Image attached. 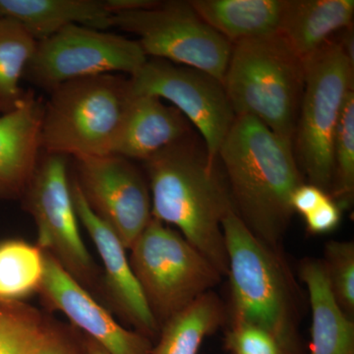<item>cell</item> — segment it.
<instances>
[{
  "label": "cell",
  "instance_id": "6da1fadb",
  "mask_svg": "<svg viewBox=\"0 0 354 354\" xmlns=\"http://www.w3.org/2000/svg\"><path fill=\"white\" fill-rule=\"evenodd\" d=\"M234 213L274 248L295 215L291 197L304 183L293 147L251 116H236L218 155Z\"/></svg>",
  "mask_w": 354,
  "mask_h": 354
},
{
  "label": "cell",
  "instance_id": "7a4b0ae2",
  "mask_svg": "<svg viewBox=\"0 0 354 354\" xmlns=\"http://www.w3.org/2000/svg\"><path fill=\"white\" fill-rule=\"evenodd\" d=\"M152 216L174 225L218 270L227 276L223 221L234 211L225 174L209 162L189 136L144 162Z\"/></svg>",
  "mask_w": 354,
  "mask_h": 354
},
{
  "label": "cell",
  "instance_id": "3957f363",
  "mask_svg": "<svg viewBox=\"0 0 354 354\" xmlns=\"http://www.w3.org/2000/svg\"><path fill=\"white\" fill-rule=\"evenodd\" d=\"M223 232L230 283V326L265 330L281 354H306L299 332L306 301L281 248L258 239L234 211L223 220Z\"/></svg>",
  "mask_w": 354,
  "mask_h": 354
},
{
  "label": "cell",
  "instance_id": "277c9868",
  "mask_svg": "<svg viewBox=\"0 0 354 354\" xmlns=\"http://www.w3.org/2000/svg\"><path fill=\"white\" fill-rule=\"evenodd\" d=\"M304 62L279 32L232 44L223 85L236 116L259 120L292 145Z\"/></svg>",
  "mask_w": 354,
  "mask_h": 354
},
{
  "label": "cell",
  "instance_id": "5b68a950",
  "mask_svg": "<svg viewBox=\"0 0 354 354\" xmlns=\"http://www.w3.org/2000/svg\"><path fill=\"white\" fill-rule=\"evenodd\" d=\"M44 102L41 149L74 158L114 155L132 99L129 78L104 74L69 81Z\"/></svg>",
  "mask_w": 354,
  "mask_h": 354
},
{
  "label": "cell",
  "instance_id": "8992f818",
  "mask_svg": "<svg viewBox=\"0 0 354 354\" xmlns=\"http://www.w3.org/2000/svg\"><path fill=\"white\" fill-rule=\"evenodd\" d=\"M304 67L293 153L309 183L330 195L334 185L335 130L346 95L353 90L354 62L341 41L332 38L304 60Z\"/></svg>",
  "mask_w": 354,
  "mask_h": 354
},
{
  "label": "cell",
  "instance_id": "52a82bcc",
  "mask_svg": "<svg viewBox=\"0 0 354 354\" xmlns=\"http://www.w3.org/2000/svg\"><path fill=\"white\" fill-rule=\"evenodd\" d=\"M129 250L132 271L160 329L223 279L180 232L153 218Z\"/></svg>",
  "mask_w": 354,
  "mask_h": 354
},
{
  "label": "cell",
  "instance_id": "ba28073f",
  "mask_svg": "<svg viewBox=\"0 0 354 354\" xmlns=\"http://www.w3.org/2000/svg\"><path fill=\"white\" fill-rule=\"evenodd\" d=\"M113 27L136 35L147 57L200 70L223 83L232 44L204 22L189 1L114 14Z\"/></svg>",
  "mask_w": 354,
  "mask_h": 354
},
{
  "label": "cell",
  "instance_id": "9c48e42d",
  "mask_svg": "<svg viewBox=\"0 0 354 354\" xmlns=\"http://www.w3.org/2000/svg\"><path fill=\"white\" fill-rule=\"evenodd\" d=\"M148 57L137 41L84 26L70 25L38 41L24 78L53 92L69 81L138 72Z\"/></svg>",
  "mask_w": 354,
  "mask_h": 354
},
{
  "label": "cell",
  "instance_id": "30bf717a",
  "mask_svg": "<svg viewBox=\"0 0 354 354\" xmlns=\"http://www.w3.org/2000/svg\"><path fill=\"white\" fill-rule=\"evenodd\" d=\"M66 156L46 153L22 199L38 227V246L78 281L91 286L97 270L81 237Z\"/></svg>",
  "mask_w": 354,
  "mask_h": 354
},
{
  "label": "cell",
  "instance_id": "8fae6325",
  "mask_svg": "<svg viewBox=\"0 0 354 354\" xmlns=\"http://www.w3.org/2000/svg\"><path fill=\"white\" fill-rule=\"evenodd\" d=\"M133 95H153L171 102L201 134L211 164L234 124L235 115L223 83L191 67L151 58L129 77Z\"/></svg>",
  "mask_w": 354,
  "mask_h": 354
},
{
  "label": "cell",
  "instance_id": "7c38bea8",
  "mask_svg": "<svg viewBox=\"0 0 354 354\" xmlns=\"http://www.w3.org/2000/svg\"><path fill=\"white\" fill-rule=\"evenodd\" d=\"M75 169L74 179L88 206L128 250L153 218L148 180L118 155L75 158Z\"/></svg>",
  "mask_w": 354,
  "mask_h": 354
},
{
  "label": "cell",
  "instance_id": "4fadbf2b",
  "mask_svg": "<svg viewBox=\"0 0 354 354\" xmlns=\"http://www.w3.org/2000/svg\"><path fill=\"white\" fill-rule=\"evenodd\" d=\"M39 292L87 337L109 354H152L153 344L136 330L123 328L108 310L79 283L50 254L44 252V272Z\"/></svg>",
  "mask_w": 354,
  "mask_h": 354
},
{
  "label": "cell",
  "instance_id": "5bb4252c",
  "mask_svg": "<svg viewBox=\"0 0 354 354\" xmlns=\"http://www.w3.org/2000/svg\"><path fill=\"white\" fill-rule=\"evenodd\" d=\"M71 191L78 220L92 239L104 265V286L114 307L136 332L150 339L158 337L160 326L132 271L127 249L113 228L88 206L75 179L71 180Z\"/></svg>",
  "mask_w": 354,
  "mask_h": 354
},
{
  "label": "cell",
  "instance_id": "9a60e30c",
  "mask_svg": "<svg viewBox=\"0 0 354 354\" xmlns=\"http://www.w3.org/2000/svg\"><path fill=\"white\" fill-rule=\"evenodd\" d=\"M44 102L32 91L0 114V200L22 199L38 169Z\"/></svg>",
  "mask_w": 354,
  "mask_h": 354
},
{
  "label": "cell",
  "instance_id": "2e32d148",
  "mask_svg": "<svg viewBox=\"0 0 354 354\" xmlns=\"http://www.w3.org/2000/svg\"><path fill=\"white\" fill-rule=\"evenodd\" d=\"M189 134V124L178 109L153 95H133L114 155L145 160Z\"/></svg>",
  "mask_w": 354,
  "mask_h": 354
},
{
  "label": "cell",
  "instance_id": "e0dca14e",
  "mask_svg": "<svg viewBox=\"0 0 354 354\" xmlns=\"http://www.w3.org/2000/svg\"><path fill=\"white\" fill-rule=\"evenodd\" d=\"M0 17L19 23L41 41L70 25L104 31L113 27L106 0H0Z\"/></svg>",
  "mask_w": 354,
  "mask_h": 354
},
{
  "label": "cell",
  "instance_id": "ac0fdd59",
  "mask_svg": "<svg viewBox=\"0 0 354 354\" xmlns=\"http://www.w3.org/2000/svg\"><path fill=\"white\" fill-rule=\"evenodd\" d=\"M299 277L312 312L310 354H354V321L337 304L323 260L305 258Z\"/></svg>",
  "mask_w": 354,
  "mask_h": 354
},
{
  "label": "cell",
  "instance_id": "d6986e66",
  "mask_svg": "<svg viewBox=\"0 0 354 354\" xmlns=\"http://www.w3.org/2000/svg\"><path fill=\"white\" fill-rule=\"evenodd\" d=\"M353 17V0H286L279 32L304 62Z\"/></svg>",
  "mask_w": 354,
  "mask_h": 354
},
{
  "label": "cell",
  "instance_id": "ffe728a7",
  "mask_svg": "<svg viewBox=\"0 0 354 354\" xmlns=\"http://www.w3.org/2000/svg\"><path fill=\"white\" fill-rule=\"evenodd\" d=\"M200 18L234 44L279 32L286 0H192Z\"/></svg>",
  "mask_w": 354,
  "mask_h": 354
},
{
  "label": "cell",
  "instance_id": "44dd1931",
  "mask_svg": "<svg viewBox=\"0 0 354 354\" xmlns=\"http://www.w3.org/2000/svg\"><path fill=\"white\" fill-rule=\"evenodd\" d=\"M227 320V307L209 291L162 326L152 354H198L204 339Z\"/></svg>",
  "mask_w": 354,
  "mask_h": 354
},
{
  "label": "cell",
  "instance_id": "7402d4cb",
  "mask_svg": "<svg viewBox=\"0 0 354 354\" xmlns=\"http://www.w3.org/2000/svg\"><path fill=\"white\" fill-rule=\"evenodd\" d=\"M38 41L19 23L0 17V114L9 113L24 101L21 79L36 51Z\"/></svg>",
  "mask_w": 354,
  "mask_h": 354
},
{
  "label": "cell",
  "instance_id": "603a6c76",
  "mask_svg": "<svg viewBox=\"0 0 354 354\" xmlns=\"http://www.w3.org/2000/svg\"><path fill=\"white\" fill-rule=\"evenodd\" d=\"M44 252L21 239L0 241V304L22 302L43 283Z\"/></svg>",
  "mask_w": 354,
  "mask_h": 354
},
{
  "label": "cell",
  "instance_id": "cb8c5ba5",
  "mask_svg": "<svg viewBox=\"0 0 354 354\" xmlns=\"http://www.w3.org/2000/svg\"><path fill=\"white\" fill-rule=\"evenodd\" d=\"M50 323L22 302L4 304L0 318V354H35Z\"/></svg>",
  "mask_w": 354,
  "mask_h": 354
},
{
  "label": "cell",
  "instance_id": "d4e9b609",
  "mask_svg": "<svg viewBox=\"0 0 354 354\" xmlns=\"http://www.w3.org/2000/svg\"><path fill=\"white\" fill-rule=\"evenodd\" d=\"M334 185L330 196L348 207L354 193V92L346 95L335 130Z\"/></svg>",
  "mask_w": 354,
  "mask_h": 354
},
{
  "label": "cell",
  "instance_id": "484cf974",
  "mask_svg": "<svg viewBox=\"0 0 354 354\" xmlns=\"http://www.w3.org/2000/svg\"><path fill=\"white\" fill-rule=\"evenodd\" d=\"M323 263L327 271L330 290L342 311L354 315V243L330 241L325 245Z\"/></svg>",
  "mask_w": 354,
  "mask_h": 354
},
{
  "label": "cell",
  "instance_id": "4316f807",
  "mask_svg": "<svg viewBox=\"0 0 354 354\" xmlns=\"http://www.w3.org/2000/svg\"><path fill=\"white\" fill-rule=\"evenodd\" d=\"M223 344L232 354H281L271 335L253 326H230Z\"/></svg>",
  "mask_w": 354,
  "mask_h": 354
},
{
  "label": "cell",
  "instance_id": "83f0119b",
  "mask_svg": "<svg viewBox=\"0 0 354 354\" xmlns=\"http://www.w3.org/2000/svg\"><path fill=\"white\" fill-rule=\"evenodd\" d=\"M342 208L339 203L328 196L311 213L305 216L309 234L321 235L334 232L342 221Z\"/></svg>",
  "mask_w": 354,
  "mask_h": 354
},
{
  "label": "cell",
  "instance_id": "f1b7e54d",
  "mask_svg": "<svg viewBox=\"0 0 354 354\" xmlns=\"http://www.w3.org/2000/svg\"><path fill=\"white\" fill-rule=\"evenodd\" d=\"M35 354H88L85 344L78 342L66 330L48 325L38 351Z\"/></svg>",
  "mask_w": 354,
  "mask_h": 354
},
{
  "label": "cell",
  "instance_id": "f546056e",
  "mask_svg": "<svg viewBox=\"0 0 354 354\" xmlns=\"http://www.w3.org/2000/svg\"><path fill=\"white\" fill-rule=\"evenodd\" d=\"M328 196L325 191L312 184L304 183L295 191L291 197V207L295 213L307 216L316 209Z\"/></svg>",
  "mask_w": 354,
  "mask_h": 354
},
{
  "label": "cell",
  "instance_id": "4dcf8cb0",
  "mask_svg": "<svg viewBox=\"0 0 354 354\" xmlns=\"http://www.w3.org/2000/svg\"><path fill=\"white\" fill-rule=\"evenodd\" d=\"M84 344H85L86 351H87L88 354H109L106 349L100 346L97 342L93 341L90 337H87L84 341Z\"/></svg>",
  "mask_w": 354,
  "mask_h": 354
},
{
  "label": "cell",
  "instance_id": "1f68e13d",
  "mask_svg": "<svg viewBox=\"0 0 354 354\" xmlns=\"http://www.w3.org/2000/svg\"><path fill=\"white\" fill-rule=\"evenodd\" d=\"M4 304H0V318H1L2 312H3Z\"/></svg>",
  "mask_w": 354,
  "mask_h": 354
}]
</instances>
